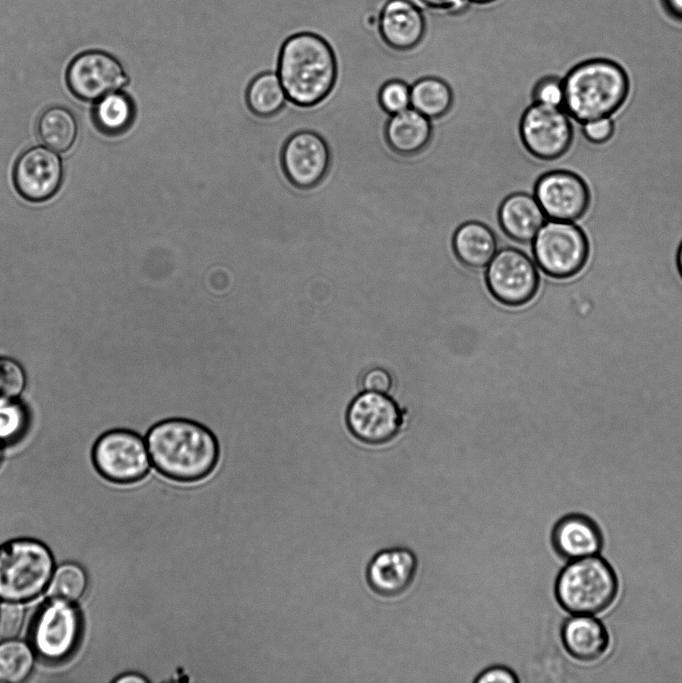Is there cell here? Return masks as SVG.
<instances>
[{
    "instance_id": "1",
    "label": "cell",
    "mask_w": 682,
    "mask_h": 683,
    "mask_svg": "<svg viewBox=\"0 0 682 683\" xmlns=\"http://www.w3.org/2000/svg\"><path fill=\"white\" fill-rule=\"evenodd\" d=\"M145 441L155 469L176 482L191 483L206 478L219 460L217 438L194 420H162L149 429Z\"/></svg>"
},
{
    "instance_id": "2",
    "label": "cell",
    "mask_w": 682,
    "mask_h": 683,
    "mask_svg": "<svg viewBox=\"0 0 682 683\" xmlns=\"http://www.w3.org/2000/svg\"><path fill=\"white\" fill-rule=\"evenodd\" d=\"M278 77L291 103L300 107L315 106L328 97L336 84L335 51L316 33H296L280 49Z\"/></svg>"
},
{
    "instance_id": "3",
    "label": "cell",
    "mask_w": 682,
    "mask_h": 683,
    "mask_svg": "<svg viewBox=\"0 0 682 683\" xmlns=\"http://www.w3.org/2000/svg\"><path fill=\"white\" fill-rule=\"evenodd\" d=\"M563 87L564 110L583 124L619 111L628 98L630 81L615 61L593 58L574 66L563 78Z\"/></svg>"
},
{
    "instance_id": "4",
    "label": "cell",
    "mask_w": 682,
    "mask_h": 683,
    "mask_svg": "<svg viewBox=\"0 0 682 683\" xmlns=\"http://www.w3.org/2000/svg\"><path fill=\"white\" fill-rule=\"evenodd\" d=\"M55 560L49 547L30 538L0 544V602L27 603L48 589Z\"/></svg>"
},
{
    "instance_id": "5",
    "label": "cell",
    "mask_w": 682,
    "mask_h": 683,
    "mask_svg": "<svg viewBox=\"0 0 682 683\" xmlns=\"http://www.w3.org/2000/svg\"><path fill=\"white\" fill-rule=\"evenodd\" d=\"M618 592L615 570L598 555L569 561L555 582V597L571 614L601 613L614 603Z\"/></svg>"
},
{
    "instance_id": "6",
    "label": "cell",
    "mask_w": 682,
    "mask_h": 683,
    "mask_svg": "<svg viewBox=\"0 0 682 683\" xmlns=\"http://www.w3.org/2000/svg\"><path fill=\"white\" fill-rule=\"evenodd\" d=\"M82 634L83 617L76 602L49 596L33 616L29 643L43 662L60 664L74 655Z\"/></svg>"
},
{
    "instance_id": "7",
    "label": "cell",
    "mask_w": 682,
    "mask_h": 683,
    "mask_svg": "<svg viewBox=\"0 0 682 683\" xmlns=\"http://www.w3.org/2000/svg\"><path fill=\"white\" fill-rule=\"evenodd\" d=\"M530 244L537 266L558 280L579 274L590 255L585 232L572 221L547 219Z\"/></svg>"
},
{
    "instance_id": "8",
    "label": "cell",
    "mask_w": 682,
    "mask_h": 683,
    "mask_svg": "<svg viewBox=\"0 0 682 683\" xmlns=\"http://www.w3.org/2000/svg\"><path fill=\"white\" fill-rule=\"evenodd\" d=\"M92 461L105 479L131 484L148 474L151 459L146 441L139 434L128 429H113L96 440Z\"/></svg>"
},
{
    "instance_id": "9",
    "label": "cell",
    "mask_w": 682,
    "mask_h": 683,
    "mask_svg": "<svg viewBox=\"0 0 682 683\" xmlns=\"http://www.w3.org/2000/svg\"><path fill=\"white\" fill-rule=\"evenodd\" d=\"M485 279L492 296L507 306H522L537 294L540 277L529 255L518 247L505 246L486 266Z\"/></svg>"
},
{
    "instance_id": "10",
    "label": "cell",
    "mask_w": 682,
    "mask_h": 683,
    "mask_svg": "<svg viewBox=\"0 0 682 683\" xmlns=\"http://www.w3.org/2000/svg\"><path fill=\"white\" fill-rule=\"evenodd\" d=\"M519 134L524 147L533 157L551 162L569 151L574 131L564 108L532 102L521 115Z\"/></svg>"
},
{
    "instance_id": "11",
    "label": "cell",
    "mask_w": 682,
    "mask_h": 683,
    "mask_svg": "<svg viewBox=\"0 0 682 683\" xmlns=\"http://www.w3.org/2000/svg\"><path fill=\"white\" fill-rule=\"evenodd\" d=\"M404 414L387 393L363 391L349 404L346 423L363 443L381 445L391 441L404 424Z\"/></svg>"
},
{
    "instance_id": "12",
    "label": "cell",
    "mask_w": 682,
    "mask_h": 683,
    "mask_svg": "<svg viewBox=\"0 0 682 683\" xmlns=\"http://www.w3.org/2000/svg\"><path fill=\"white\" fill-rule=\"evenodd\" d=\"M533 194L548 219L576 221L587 212L591 194L585 180L570 170L551 169L534 184Z\"/></svg>"
},
{
    "instance_id": "13",
    "label": "cell",
    "mask_w": 682,
    "mask_h": 683,
    "mask_svg": "<svg viewBox=\"0 0 682 683\" xmlns=\"http://www.w3.org/2000/svg\"><path fill=\"white\" fill-rule=\"evenodd\" d=\"M70 91L84 101H97L127 82L121 63L101 50H87L75 56L66 71Z\"/></svg>"
},
{
    "instance_id": "14",
    "label": "cell",
    "mask_w": 682,
    "mask_h": 683,
    "mask_svg": "<svg viewBox=\"0 0 682 683\" xmlns=\"http://www.w3.org/2000/svg\"><path fill=\"white\" fill-rule=\"evenodd\" d=\"M331 161L330 149L319 134L309 130L293 134L281 153L283 171L292 185L300 189L317 186L326 176Z\"/></svg>"
},
{
    "instance_id": "15",
    "label": "cell",
    "mask_w": 682,
    "mask_h": 683,
    "mask_svg": "<svg viewBox=\"0 0 682 683\" xmlns=\"http://www.w3.org/2000/svg\"><path fill=\"white\" fill-rule=\"evenodd\" d=\"M63 169L59 156L44 147H33L17 159L13 179L18 193L28 201L42 202L59 189Z\"/></svg>"
},
{
    "instance_id": "16",
    "label": "cell",
    "mask_w": 682,
    "mask_h": 683,
    "mask_svg": "<svg viewBox=\"0 0 682 683\" xmlns=\"http://www.w3.org/2000/svg\"><path fill=\"white\" fill-rule=\"evenodd\" d=\"M415 554L407 548H390L378 552L369 562L366 579L369 587L383 597L403 594L417 572Z\"/></svg>"
},
{
    "instance_id": "17",
    "label": "cell",
    "mask_w": 682,
    "mask_h": 683,
    "mask_svg": "<svg viewBox=\"0 0 682 683\" xmlns=\"http://www.w3.org/2000/svg\"><path fill=\"white\" fill-rule=\"evenodd\" d=\"M551 544L558 556L572 561L598 555L604 538L598 523L581 513L561 517L551 532Z\"/></svg>"
},
{
    "instance_id": "18",
    "label": "cell",
    "mask_w": 682,
    "mask_h": 683,
    "mask_svg": "<svg viewBox=\"0 0 682 683\" xmlns=\"http://www.w3.org/2000/svg\"><path fill=\"white\" fill-rule=\"evenodd\" d=\"M378 31L389 47L400 51L412 49L425 31L423 12L411 0H386L379 11Z\"/></svg>"
},
{
    "instance_id": "19",
    "label": "cell",
    "mask_w": 682,
    "mask_h": 683,
    "mask_svg": "<svg viewBox=\"0 0 682 683\" xmlns=\"http://www.w3.org/2000/svg\"><path fill=\"white\" fill-rule=\"evenodd\" d=\"M548 218L533 193L517 191L508 195L498 210L503 233L513 242L531 243Z\"/></svg>"
},
{
    "instance_id": "20",
    "label": "cell",
    "mask_w": 682,
    "mask_h": 683,
    "mask_svg": "<svg viewBox=\"0 0 682 683\" xmlns=\"http://www.w3.org/2000/svg\"><path fill=\"white\" fill-rule=\"evenodd\" d=\"M561 641L567 653L581 662L602 658L610 645L606 627L591 615L573 614L561 627Z\"/></svg>"
},
{
    "instance_id": "21",
    "label": "cell",
    "mask_w": 682,
    "mask_h": 683,
    "mask_svg": "<svg viewBox=\"0 0 682 683\" xmlns=\"http://www.w3.org/2000/svg\"><path fill=\"white\" fill-rule=\"evenodd\" d=\"M453 250L459 262L471 269L485 268L498 251L499 239L486 223H462L453 236Z\"/></svg>"
},
{
    "instance_id": "22",
    "label": "cell",
    "mask_w": 682,
    "mask_h": 683,
    "mask_svg": "<svg viewBox=\"0 0 682 683\" xmlns=\"http://www.w3.org/2000/svg\"><path fill=\"white\" fill-rule=\"evenodd\" d=\"M432 136V120L409 107L389 115L385 125V137L389 146L402 155L421 151Z\"/></svg>"
},
{
    "instance_id": "23",
    "label": "cell",
    "mask_w": 682,
    "mask_h": 683,
    "mask_svg": "<svg viewBox=\"0 0 682 683\" xmlns=\"http://www.w3.org/2000/svg\"><path fill=\"white\" fill-rule=\"evenodd\" d=\"M135 107L129 96L113 91L97 100L93 109V119L100 132L108 136H118L132 125Z\"/></svg>"
},
{
    "instance_id": "24",
    "label": "cell",
    "mask_w": 682,
    "mask_h": 683,
    "mask_svg": "<svg viewBox=\"0 0 682 683\" xmlns=\"http://www.w3.org/2000/svg\"><path fill=\"white\" fill-rule=\"evenodd\" d=\"M452 102V88L442 78L425 76L411 84V107L429 119L445 115L450 110Z\"/></svg>"
},
{
    "instance_id": "25",
    "label": "cell",
    "mask_w": 682,
    "mask_h": 683,
    "mask_svg": "<svg viewBox=\"0 0 682 683\" xmlns=\"http://www.w3.org/2000/svg\"><path fill=\"white\" fill-rule=\"evenodd\" d=\"M37 131L40 141L45 146L57 152H65L76 139L77 124L68 109L55 106L41 114Z\"/></svg>"
},
{
    "instance_id": "26",
    "label": "cell",
    "mask_w": 682,
    "mask_h": 683,
    "mask_svg": "<svg viewBox=\"0 0 682 683\" xmlns=\"http://www.w3.org/2000/svg\"><path fill=\"white\" fill-rule=\"evenodd\" d=\"M36 654L29 642L6 638L0 642V683H20L32 673Z\"/></svg>"
},
{
    "instance_id": "27",
    "label": "cell",
    "mask_w": 682,
    "mask_h": 683,
    "mask_svg": "<svg viewBox=\"0 0 682 683\" xmlns=\"http://www.w3.org/2000/svg\"><path fill=\"white\" fill-rule=\"evenodd\" d=\"M287 99L279 77L265 72L255 77L248 86L246 100L249 109L257 116L271 117L277 114Z\"/></svg>"
},
{
    "instance_id": "28",
    "label": "cell",
    "mask_w": 682,
    "mask_h": 683,
    "mask_svg": "<svg viewBox=\"0 0 682 683\" xmlns=\"http://www.w3.org/2000/svg\"><path fill=\"white\" fill-rule=\"evenodd\" d=\"M88 587V576L78 564L67 562L55 568L48 586V595L77 602Z\"/></svg>"
},
{
    "instance_id": "29",
    "label": "cell",
    "mask_w": 682,
    "mask_h": 683,
    "mask_svg": "<svg viewBox=\"0 0 682 683\" xmlns=\"http://www.w3.org/2000/svg\"><path fill=\"white\" fill-rule=\"evenodd\" d=\"M29 412L19 400L0 401V445L19 441L29 427Z\"/></svg>"
},
{
    "instance_id": "30",
    "label": "cell",
    "mask_w": 682,
    "mask_h": 683,
    "mask_svg": "<svg viewBox=\"0 0 682 683\" xmlns=\"http://www.w3.org/2000/svg\"><path fill=\"white\" fill-rule=\"evenodd\" d=\"M26 383L23 366L11 357L0 356V401L19 399Z\"/></svg>"
},
{
    "instance_id": "31",
    "label": "cell",
    "mask_w": 682,
    "mask_h": 683,
    "mask_svg": "<svg viewBox=\"0 0 682 683\" xmlns=\"http://www.w3.org/2000/svg\"><path fill=\"white\" fill-rule=\"evenodd\" d=\"M378 101L389 115L411 107V84L402 79H389L378 91Z\"/></svg>"
},
{
    "instance_id": "32",
    "label": "cell",
    "mask_w": 682,
    "mask_h": 683,
    "mask_svg": "<svg viewBox=\"0 0 682 683\" xmlns=\"http://www.w3.org/2000/svg\"><path fill=\"white\" fill-rule=\"evenodd\" d=\"M531 96L534 103L563 108V79L552 74L542 76L535 82Z\"/></svg>"
},
{
    "instance_id": "33",
    "label": "cell",
    "mask_w": 682,
    "mask_h": 683,
    "mask_svg": "<svg viewBox=\"0 0 682 683\" xmlns=\"http://www.w3.org/2000/svg\"><path fill=\"white\" fill-rule=\"evenodd\" d=\"M25 619V609L22 603H0V637L2 639L15 638L20 633Z\"/></svg>"
},
{
    "instance_id": "34",
    "label": "cell",
    "mask_w": 682,
    "mask_h": 683,
    "mask_svg": "<svg viewBox=\"0 0 682 683\" xmlns=\"http://www.w3.org/2000/svg\"><path fill=\"white\" fill-rule=\"evenodd\" d=\"M615 131V124L611 117H603L587 121L582 124L584 137L593 144H604L609 141Z\"/></svg>"
},
{
    "instance_id": "35",
    "label": "cell",
    "mask_w": 682,
    "mask_h": 683,
    "mask_svg": "<svg viewBox=\"0 0 682 683\" xmlns=\"http://www.w3.org/2000/svg\"><path fill=\"white\" fill-rule=\"evenodd\" d=\"M361 386L364 391L388 393L393 386V378L386 369L373 367L362 375Z\"/></svg>"
},
{
    "instance_id": "36",
    "label": "cell",
    "mask_w": 682,
    "mask_h": 683,
    "mask_svg": "<svg viewBox=\"0 0 682 683\" xmlns=\"http://www.w3.org/2000/svg\"><path fill=\"white\" fill-rule=\"evenodd\" d=\"M518 681L516 674L504 666L488 668L475 679L476 683H517Z\"/></svg>"
},
{
    "instance_id": "37",
    "label": "cell",
    "mask_w": 682,
    "mask_h": 683,
    "mask_svg": "<svg viewBox=\"0 0 682 683\" xmlns=\"http://www.w3.org/2000/svg\"><path fill=\"white\" fill-rule=\"evenodd\" d=\"M419 7L436 10L455 11L463 8L469 0H414Z\"/></svg>"
},
{
    "instance_id": "38",
    "label": "cell",
    "mask_w": 682,
    "mask_h": 683,
    "mask_svg": "<svg viewBox=\"0 0 682 683\" xmlns=\"http://www.w3.org/2000/svg\"><path fill=\"white\" fill-rule=\"evenodd\" d=\"M660 4L669 18L682 24V0H660Z\"/></svg>"
},
{
    "instance_id": "39",
    "label": "cell",
    "mask_w": 682,
    "mask_h": 683,
    "mask_svg": "<svg viewBox=\"0 0 682 683\" xmlns=\"http://www.w3.org/2000/svg\"><path fill=\"white\" fill-rule=\"evenodd\" d=\"M114 682H117V683H131V682L146 683V682H149V680L141 674L130 672V673H126V674H122V675L118 676L116 679H114Z\"/></svg>"
},
{
    "instance_id": "40",
    "label": "cell",
    "mask_w": 682,
    "mask_h": 683,
    "mask_svg": "<svg viewBox=\"0 0 682 683\" xmlns=\"http://www.w3.org/2000/svg\"><path fill=\"white\" fill-rule=\"evenodd\" d=\"M676 265L680 277L682 278V241L679 244L677 254H676Z\"/></svg>"
},
{
    "instance_id": "41",
    "label": "cell",
    "mask_w": 682,
    "mask_h": 683,
    "mask_svg": "<svg viewBox=\"0 0 682 683\" xmlns=\"http://www.w3.org/2000/svg\"><path fill=\"white\" fill-rule=\"evenodd\" d=\"M469 1L475 2V3H487V2L494 1V0H469Z\"/></svg>"
},
{
    "instance_id": "42",
    "label": "cell",
    "mask_w": 682,
    "mask_h": 683,
    "mask_svg": "<svg viewBox=\"0 0 682 683\" xmlns=\"http://www.w3.org/2000/svg\"><path fill=\"white\" fill-rule=\"evenodd\" d=\"M1 446H2V445H0V459H1Z\"/></svg>"
}]
</instances>
